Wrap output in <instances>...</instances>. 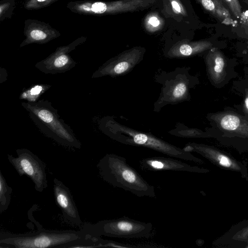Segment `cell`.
Instances as JSON below:
<instances>
[{"label":"cell","mask_w":248,"mask_h":248,"mask_svg":"<svg viewBox=\"0 0 248 248\" xmlns=\"http://www.w3.org/2000/svg\"><path fill=\"white\" fill-rule=\"evenodd\" d=\"M247 1H248V0H247Z\"/></svg>","instance_id":"484cf974"},{"label":"cell","mask_w":248,"mask_h":248,"mask_svg":"<svg viewBox=\"0 0 248 248\" xmlns=\"http://www.w3.org/2000/svg\"><path fill=\"white\" fill-rule=\"evenodd\" d=\"M212 46L211 42L202 41L192 45L183 44L179 47L178 53L174 56H190L206 50Z\"/></svg>","instance_id":"4fadbf2b"},{"label":"cell","mask_w":248,"mask_h":248,"mask_svg":"<svg viewBox=\"0 0 248 248\" xmlns=\"http://www.w3.org/2000/svg\"><path fill=\"white\" fill-rule=\"evenodd\" d=\"M140 168L144 171L172 170L201 172L203 170L176 159L163 156L142 158L139 161Z\"/></svg>","instance_id":"ba28073f"},{"label":"cell","mask_w":248,"mask_h":248,"mask_svg":"<svg viewBox=\"0 0 248 248\" xmlns=\"http://www.w3.org/2000/svg\"><path fill=\"white\" fill-rule=\"evenodd\" d=\"M67 62V57L65 55H62L55 60L54 64L57 67H61L64 65Z\"/></svg>","instance_id":"d6986e66"},{"label":"cell","mask_w":248,"mask_h":248,"mask_svg":"<svg viewBox=\"0 0 248 248\" xmlns=\"http://www.w3.org/2000/svg\"><path fill=\"white\" fill-rule=\"evenodd\" d=\"M171 5L175 11H177L178 12H181V7L176 1H172L171 2Z\"/></svg>","instance_id":"603a6c76"},{"label":"cell","mask_w":248,"mask_h":248,"mask_svg":"<svg viewBox=\"0 0 248 248\" xmlns=\"http://www.w3.org/2000/svg\"><path fill=\"white\" fill-rule=\"evenodd\" d=\"M170 73V80L162 83L163 87L157 102V107L174 104L187 100L189 96V79L186 72Z\"/></svg>","instance_id":"8992f818"},{"label":"cell","mask_w":248,"mask_h":248,"mask_svg":"<svg viewBox=\"0 0 248 248\" xmlns=\"http://www.w3.org/2000/svg\"><path fill=\"white\" fill-rule=\"evenodd\" d=\"M207 69L210 78L215 84L221 83L226 75V60L218 49L212 48L206 57Z\"/></svg>","instance_id":"8fae6325"},{"label":"cell","mask_w":248,"mask_h":248,"mask_svg":"<svg viewBox=\"0 0 248 248\" xmlns=\"http://www.w3.org/2000/svg\"><path fill=\"white\" fill-rule=\"evenodd\" d=\"M143 53L138 49L123 53L108 63L106 72L114 76L125 75L141 61Z\"/></svg>","instance_id":"30bf717a"},{"label":"cell","mask_w":248,"mask_h":248,"mask_svg":"<svg viewBox=\"0 0 248 248\" xmlns=\"http://www.w3.org/2000/svg\"><path fill=\"white\" fill-rule=\"evenodd\" d=\"M210 118L222 131L248 137V119L243 116L226 111L214 113Z\"/></svg>","instance_id":"9c48e42d"},{"label":"cell","mask_w":248,"mask_h":248,"mask_svg":"<svg viewBox=\"0 0 248 248\" xmlns=\"http://www.w3.org/2000/svg\"><path fill=\"white\" fill-rule=\"evenodd\" d=\"M38 1H45L46 0H37Z\"/></svg>","instance_id":"d4e9b609"},{"label":"cell","mask_w":248,"mask_h":248,"mask_svg":"<svg viewBox=\"0 0 248 248\" xmlns=\"http://www.w3.org/2000/svg\"><path fill=\"white\" fill-rule=\"evenodd\" d=\"M243 111L248 115V89L245 90V95L243 105Z\"/></svg>","instance_id":"ffe728a7"},{"label":"cell","mask_w":248,"mask_h":248,"mask_svg":"<svg viewBox=\"0 0 248 248\" xmlns=\"http://www.w3.org/2000/svg\"><path fill=\"white\" fill-rule=\"evenodd\" d=\"M244 28H245V33L248 38V26H245Z\"/></svg>","instance_id":"cb8c5ba5"},{"label":"cell","mask_w":248,"mask_h":248,"mask_svg":"<svg viewBox=\"0 0 248 248\" xmlns=\"http://www.w3.org/2000/svg\"><path fill=\"white\" fill-rule=\"evenodd\" d=\"M37 230L24 233L0 232L1 248H92L94 237L79 231L50 230L36 225Z\"/></svg>","instance_id":"6da1fadb"},{"label":"cell","mask_w":248,"mask_h":248,"mask_svg":"<svg viewBox=\"0 0 248 248\" xmlns=\"http://www.w3.org/2000/svg\"><path fill=\"white\" fill-rule=\"evenodd\" d=\"M202 6L222 23L231 24L233 20L229 11L218 0H199Z\"/></svg>","instance_id":"7c38bea8"},{"label":"cell","mask_w":248,"mask_h":248,"mask_svg":"<svg viewBox=\"0 0 248 248\" xmlns=\"http://www.w3.org/2000/svg\"><path fill=\"white\" fill-rule=\"evenodd\" d=\"M149 23L154 27L157 26L159 24V21L155 17H152L149 21Z\"/></svg>","instance_id":"44dd1931"},{"label":"cell","mask_w":248,"mask_h":248,"mask_svg":"<svg viewBox=\"0 0 248 248\" xmlns=\"http://www.w3.org/2000/svg\"><path fill=\"white\" fill-rule=\"evenodd\" d=\"M17 156L8 155V160L19 176H28L34 184L35 189L42 192L47 186L46 166L44 162L28 149L16 150Z\"/></svg>","instance_id":"5b68a950"},{"label":"cell","mask_w":248,"mask_h":248,"mask_svg":"<svg viewBox=\"0 0 248 248\" xmlns=\"http://www.w3.org/2000/svg\"><path fill=\"white\" fill-rule=\"evenodd\" d=\"M42 90V87L40 86H36L33 88L31 91V93L33 95L38 94Z\"/></svg>","instance_id":"7402d4cb"},{"label":"cell","mask_w":248,"mask_h":248,"mask_svg":"<svg viewBox=\"0 0 248 248\" xmlns=\"http://www.w3.org/2000/svg\"><path fill=\"white\" fill-rule=\"evenodd\" d=\"M53 182L55 200L64 220L73 225L81 227L82 222L70 189L57 178L54 179Z\"/></svg>","instance_id":"52a82bcc"},{"label":"cell","mask_w":248,"mask_h":248,"mask_svg":"<svg viewBox=\"0 0 248 248\" xmlns=\"http://www.w3.org/2000/svg\"><path fill=\"white\" fill-rule=\"evenodd\" d=\"M97 167L101 178L113 187L129 191L139 197H155V188L126 162L115 154L106 155Z\"/></svg>","instance_id":"7a4b0ae2"},{"label":"cell","mask_w":248,"mask_h":248,"mask_svg":"<svg viewBox=\"0 0 248 248\" xmlns=\"http://www.w3.org/2000/svg\"><path fill=\"white\" fill-rule=\"evenodd\" d=\"M31 37L36 40H42L45 39L46 35L40 30H35L31 31Z\"/></svg>","instance_id":"e0dca14e"},{"label":"cell","mask_w":248,"mask_h":248,"mask_svg":"<svg viewBox=\"0 0 248 248\" xmlns=\"http://www.w3.org/2000/svg\"><path fill=\"white\" fill-rule=\"evenodd\" d=\"M81 228L92 237L148 238L151 234L153 225L150 222L124 217L117 219L103 220L94 224L84 223Z\"/></svg>","instance_id":"277c9868"},{"label":"cell","mask_w":248,"mask_h":248,"mask_svg":"<svg viewBox=\"0 0 248 248\" xmlns=\"http://www.w3.org/2000/svg\"><path fill=\"white\" fill-rule=\"evenodd\" d=\"M173 135L185 138L204 137L207 134L198 129H191L188 130H181L173 133Z\"/></svg>","instance_id":"9a60e30c"},{"label":"cell","mask_w":248,"mask_h":248,"mask_svg":"<svg viewBox=\"0 0 248 248\" xmlns=\"http://www.w3.org/2000/svg\"></svg>","instance_id":"4316f807"},{"label":"cell","mask_w":248,"mask_h":248,"mask_svg":"<svg viewBox=\"0 0 248 248\" xmlns=\"http://www.w3.org/2000/svg\"><path fill=\"white\" fill-rule=\"evenodd\" d=\"M108 135L121 143L148 148L172 157L201 163L190 153L175 146L153 134L135 130L113 121Z\"/></svg>","instance_id":"3957f363"},{"label":"cell","mask_w":248,"mask_h":248,"mask_svg":"<svg viewBox=\"0 0 248 248\" xmlns=\"http://www.w3.org/2000/svg\"><path fill=\"white\" fill-rule=\"evenodd\" d=\"M92 9L96 13H103L106 10V5L102 2L95 3L92 5Z\"/></svg>","instance_id":"ac0fdd59"},{"label":"cell","mask_w":248,"mask_h":248,"mask_svg":"<svg viewBox=\"0 0 248 248\" xmlns=\"http://www.w3.org/2000/svg\"><path fill=\"white\" fill-rule=\"evenodd\" d=\"M233 15L240 17L241 14V6L238 0H224Z\"/></svg>","instance_id":"2e32d148"},{"label":"cell","mask_w":248,"mask_h":248,"mask_svg":"<svg viewBox=\"0 0 248 248\" xmlns=\"http://www.w3.org/2000/svg\"><path fill=\"white\" fill-rule=\"evenodd\" d=\"M12 188L9 186L0 171V213L6 211L10 204Z\"/></svg>","instance_id":"5bb4252c"}]
</instances>
